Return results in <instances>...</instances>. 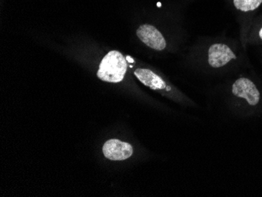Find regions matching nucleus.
<instances>
[{"instance_id": "423d86ee", "label": "nucleus", "mask_w": 262, "mask_h": 197, "mask_svg": "<svg viewBox=\"0 0 262 197\" xmlns=\"http://www.w3.org/2000/svg\"><path fill=\"white\" fill-rule=\"evenodd\" d=\"M135 75L143 84L152 90H162L166 87V83L149 69H137Z\"/></svg>"}, {"instance_id": "f257e3e1", "label": "nucleus", "mask_w": 262, "mask_h": 197, "mask_svg": "<svg viewBox=\"0 0 262 197\" xmlns=\"http://www.w3.org/2000/svg\"><path fill=\"white\" fill-rule=\"evenodd\" d=\"M127 70V61L117 51H112L104 56L98 71V77L110 83H120L124 79Z\"/></svg>"}, {"instance_id": "9d476101", "label": "nucleus", "mask_w": 262, "mask_h": 197, "mask_svg": "<svg viewBox=\"0 0 262 197\" xmlns=\"http://www.w3.org/2000/svg\"><path fill=\"white\" fill-rule=\"evenodd\" d=\"M157 6H158V7H161L162 4H160V3H158V4H157Z\"/></svg>"}, {"instance_id": "1a4fd4ad", "label": "nucleus", "mask_w": 262, "mask_h": 197, "mask_svg": "<svg viewBox=\"0 0 262 197\" xmlns=\"http://www.w3.org/2000/svg\"><path fill=\"white\" fill-rule=\"evenodd\" d=\"M259 36L262 39V28L260 29V32H259Z\"/></svg>"}, {"instance_id": "f03ea898", "label": "nucleus", "mask_w": 262, "mask_h": 197, "mask_svg": "<svg viewBox=\"0 0 262 197\" xmlns=\"http://www.w3.org/2000/svg\"><path fill=\"white\" fill-rule=\"evenodd\" d=\"M232 94L238 98H244L249 105L255 106L260 101V92L252 81L239 78L232 85Z\"/></svg>"}, {"instance_id": "6e6552de", "label": "nucleus", "mask_w": 262, "mask_h": 197, "mask_svg": "<svg viewBox=\"0 0 262 197\" xmlns=\"http://www.w3.org/2000/svg\"><path fill=\"white\" fill-rule=\"evenodd\" d=\"M126 61H129V62H131V63L135 62V61H134V60L132 59V58H131L130 57H129V56H127V57H126Z\"/></svg>"}, {"instance_id": "0eeeda50", "label": "nucleus", "mask_w": 262, "mask_h": 197, "mask_svg": "<svg viewBox=\"0 0 262 197\" xmlns=\"http://www.w3.org/2000/svg\"><path fill=\"white\" fill-rule=\"evenodd\" d=\"M233 3L237 10L248 12L258 8L262 4V0H233Z\"/></svg>"}, {"instance_id": "7ed1b4c3", "label": "nucleus", "mask_w": 262, "mask_h": 197, "mask_svg": "<svg viewBox=\"0 0 262 197\" xmlns=\"http://www.w3.org/2000/svg\"><path fill=\"white\" fill-rule=\"evenodd\" d=\"M137 36L145 45L156 51H163L166 46L161 32L151 25H143L137 30Z\"/></svg>"}, {"instance_id": "20e7f679", "label": "nucleus", "mask_w": 262, "mask_h": 197, "mask_svg": "<svg viewBox=\"0 0 262 197\" xmlns=\"http://www.w3.org/2000/svg\"><path fill=\"white\" fill-rule=\"evenodd\" d=\"M133 147L127 142L118 139L107 141L103 146L104 157L111 160H124L133 154Z\"/></svg>"}, {"instance_id": "39448f33", "label": "nucleus", "mask_w": 262, "mask_h": 197, "mask_svg": "<svg viewBox=\"0 0 262 197\" xmlns=\"http://www.w3.org/2000/svg\"><path fill=\"white\" fill-rule=\"evenodd\" d=\"M236 58V56L232 52V50L225 44H213L209 48L208 62L211 67H223L231 60Z\"/></svg>"}]
</instances>
